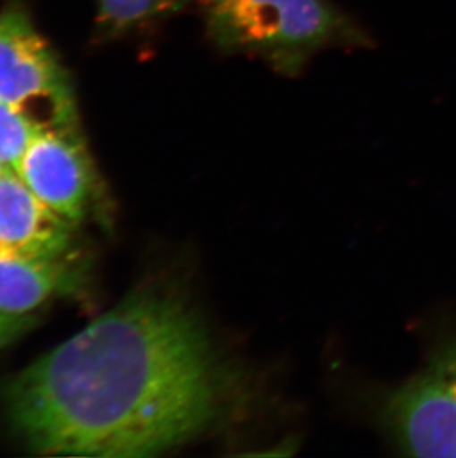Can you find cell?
Masks as SVG:
<instances>
[{
  "label": "cell",
  "mask_w": 456,
  "mask_h": 458,
  "mask_svg": "<svg viewBox=\"0 0 456 458\" xmlns=\"http://www.w3.org/2000/svg\"><path fill=\"white\" fill-rule=\"evenodd\" d=\"M30 318H27V315H9L0 311V349L17 340L30 328Z\"/></svg>",
  "instance_id": "10"
},
{
  "label": "cell",
  "mask_w": 456,
  "mask_h": 458,
  "mask_svg": "<svg viewBox=\"0 0 456 458\" xmlns=\"http://www.w3.org/2000/svg\"><path fill=\"white\" fill-rule=\"evenodd\" d=\"M220 387L193 309L180 293L146 286L20 372L4 403L39 454L153 457L211 423Z\"/></svg>",
  "instance_id": "1"
},
{
  "label": "cell",
  "mask_w": 456,
  "mask_h": 458,
  "mask_svg": "<svg viewBox=\"0 0 456 458\" xmlns=\"http://www.w3.org/2000/svg\"><path fill=\"white\" fill-rule=\"evenodd\" d=\"M45 128L30 113L0 101V164L15 173L27 148Z\"/></svg>",
  "instance_id": "8"
},
{
  "label": "cell",
  "mask_w": 456,
  "mask_h": 458,
  "mask_svg": "<svg viewBox=\"0 0 456 458\" xmlns=\"http://www.w3.org/2000/svg\"><path fill=\"white\" fill-rule=\"evenodd\" d=\"M387 423L410 454L456 457V351L394 394Z\"/></svg>",
  "instance_id": "4"
},
{
  "label": "cell",
  "mask_w": 456,
  "mask_h": 458,
  "mask_svg": "<svg viewBox=\"0 0 456 458\" xmlns=\"http://www.w3.org/2000/svg\"><path fill=\"white\" fill-rule=\"evenodd\" d=\"M189 4L190 0H98L99 21L108 30L123 31L178 13Z\"/></svg>",
  "instance_id": "9"
},
{
  "label": "cell",
  "mask_w": 456,
  "mask_h": 458,
  "mask_svg": "<svg viewBox=\"0 0 456 458\" xmlns=\"http://www.w3.org/2000/svg\"><path fill=\"white\" fill-rule=\"evenodd\" d=\"M73 227L13 171L0 175V248L42 257L69 255Z\"/></svg>",
  "instance_id": "6"
},
{
  "label": "cell",
  "mask_w": 456,
  "mask_h": 458,
  "mask_svg": "<svg viewBox=\"0 0 456 458\" xmlns=\"http://www.w3.org/2000/svg\"><path fill=\"white\" fill-rule=\"evenodd\" d=\"M15 174L44 204L72 225L87 216L94 177L76 131L45 128L27 148Z\"/></svg>",
  "instance_id": "5"
},
{
  "label": "cell",
  "mask_w": 456,
  "mask_h": 458,
  "mask_svg": "<svg viewBox=\"0 0 456 458\" xmlns=\"http://www.w3.org/2000/svg\"><path fill=\"white\" fill-rule=\"evenodd\" d=\"M0 101L29 112L45 103L54 128L74 130L73 92L64 70L26 15L0 13Z\"/></svg>",
  "instance_id": "3"
},
{
  "label": "cell",
  "mask_w": 456,
  "mask_h": 458,
  "mask_svg": "<svg viewBox=\"0 0 456 458\" xmlns=\"http://www.w3.org/2000/svg\"><path fill=\"white\" fill-rule=\"evenodd\" d=\"M87 277L69 255L42 257L0 248V311L27 315L56 295L76 294Z\"/></svg>",
  "instance_id": "7"
},
{
  "label": "cell",
  "mask_w": 456,
  "mask_h": 458,
  "mask_svg": "<svg viewBox=\"0 0 456 458\" xmlns=\"http://www.w3.org/2000/svg\"><path fill=\"white\" fill-rule=\"evenodd\" d=\"M6 171H8V169L4 168V165L0 164V175H2L4 173H6Z\"/></svg>",
  "instance_id": "11"
},
{
  "label": "cell",
  "mask_w": 456,
  "mask_h": 458,
  "mask_svg": "<svg viewBox=\"0 0 456 458\" xmlns=\"http://www.w3.org/2000/svg\"><path fill=\"white\" fill-rule=\"evenodd\" d=\"M205 26L218 51L258 56L286 76L329 47L369 42L329 0H207Z\"/></svg>",
  "instance_id": "2"
}]
</instances>
